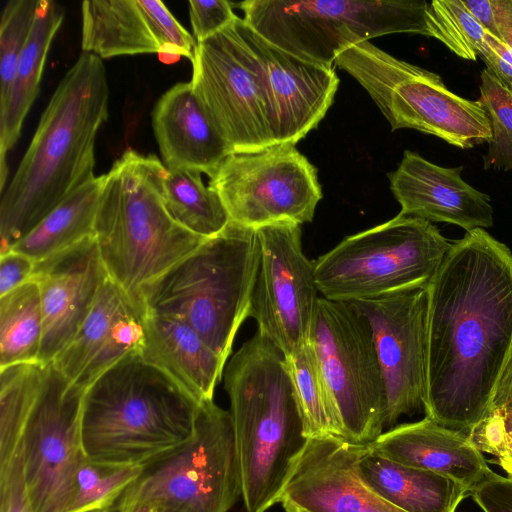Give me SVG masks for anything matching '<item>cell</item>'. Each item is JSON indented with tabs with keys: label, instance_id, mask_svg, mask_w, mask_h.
Wrapping results in <instances>:
<instances>
[{
	"label": "cell",
	"instance_id": "cell-34",
	"mask_svg": "<svg viewBox=\"0 0 512 512\" xmlns=\"http://www.w3.org/2000/svg\"><path fill=\"white\" fill-rule=\"evenodd\" d=\"M480 97L492 128V140L484 157V167L512 169V91L487 68L481 72Z\"/></svg>",
	"mask_w": 512,
	"mask_h": 512
},
{
	"label": "cell",
	"instance_id": "cell-18",
	"mask_svg": "<svg viewBox=\"0 0 512 512\" xmlns=\"http://www.w3.org/2000/svg\"><path fill=\"white\" fill-rule=\"evenodd\" d=\"M82 52L101 59L157 53L166 62L193 59L197 42L158 0L82 3Z\"/></svg>",
	"mask_w": 512,
	"mask_h": 512
},
{
	"label": "cell",
	"instance_id": "cell-35",
	"mask_svg": "<svg viewBox=\"0 0 512 512\" xmlns=\"http://www.w3.org/2000/svg\"><path fill=\"white\" fill-rule=\"evenodd\" d=\"M39 0H10L0 23V109L9 98L17 65L34 24Z\"/></svg>",
	"mask_w": 512,
	"mask_h": 512
},
{
	"label": "cell",
	"instance_id": "cell-16",
	"mask_svg": "<svg viewBox=\"0 0 512 512\" xmlns=\"http://www.w3.org/2000/svg\"><path fill=\"white\" fill-rule=\"evenodd\" d=\"M428 285L350 303L368 321L385 388L384 428L425 408Z\"/></svg>",
	"mask_w": 512,
	"mask_h": 512
},
{
	"label": "cell",
	"instance_id": "cell-47",
	"mask_svg": "<svg viewBox=\"0 0 512 512\" xmlns=\"http://www.w3.org/2000/svg\"><path fill=\"white\" fill-rule=\"evenodd\" d=\"M125 512H160L155 507L146 504L128 503L126 501Z\"/></svg>",
	"mask_w": 512,
	"mask_h": 512
},
{
	"label": "cell",
	"instance_id": "cell-33",
	"mask_svg": "<svg viewBox=\"0 0 512 512\" xmlns=\"http://www.w3.org/2000/svg\"><path fill=\"white\" fill-rule=\"evenodd\" d=\"M141 469L102 464L86 457L75 476L68 512H82L111 502L136 480Z\"/></svg>",
	"mask_w": 512,
	"mask_h": 512
},
{
	"label": "cell",
	"instance_id": "cell-6",
	"mask_svg": "<svg viewBox=\"0 0 512 512\" xmlns=\"http://www.w3.org/2000/svg\"><path fill=\"white\" fill-rule=\"evenodd\" d=\"M257 229L230 221L217 235L144 284L137 299L147 314L192 327L224 361L243 321L259 265Z\"/></svg>",
	"mask_w": 512,
	"mask_h": 512
},
{
	"label": "cell",
	"instance_id": "cell-38",
	"mask_svg": "<svg viewBox=\"0 0 512 512\" xmlns=\"http://www.w3.org/2000/svg\"><path fill=\"white\" fill-rule=\"evenodd\" d=\"M189 16L196 42H202L230 26L238 16L225 0L189 1Z\"/></svg>",
	"mask_w": 512,
	"mask_h": 512
},
{
	"label": "cell",
	"instance_id": "cell-45",
	"mask_svg": "<svg viewBox=\"0 0 512 512\" xmlns=\"http://www.w3.org/2000/svg\"><path fill=\"white\" fill-rule=\"evenodd\" d=\"M496 457L495 462L512 477V433L507 432L505 442Z\"/></svg>",
	"mask_w": 512,
	"mask_h": 512
},
{
	"label": "cell",
	"instance_id": "cell-48",
	"mask_svg": "<svg viewBox=\"0 0 512 512\" xmlns=\"http://www.w3.org/2000/svg\"><path fill=\"white\" fill-rule=\"evenodd\" d=\"M494 410V409H493ZM500 411L505 430L512 433V410L497 409Z\"/></svg>",
	"mask_w": 512,
	"mask_h": 512
},
{
	"label": "cell",
	"instance_id": "cell-10",
	"mask_svg": "<svg viewBox=\"0 0 512 512\" xmlns=\"http://www.w3.org/2000/svg\"><path fill=\"white\" fill-rule=\"evenodd\" d=\"M242 495L230 412L204 401L191 437L142 466L128 503L160 512H228Z\"/></svg>",
	"mask_w": 512,
	"mask_h": 512
},
{
	"label": "cell",
	"instance_id": "cell-46",
	"mask_svg": "<svg viewBox=\"0 0 512 512\" xmlns=\"http://www.w3.org/2000/svg\"><path fill=\"white\" fill-rule=\"evenodd\" d=\"M126 510V497L125 491L116 499L111 502L96 508L85 510L82 512H125Z\"/></svg>",
	"mask_w": 512,
	"mask_h": 512
},
{
	"label": "cell",
	"instance_id": "cell-28",
	"mask_svg": "<svg viewBox=\"0 0 512 512\" xmlns=\"http://www.w3.org/2000/svg\"><path fill=\"white\" fill-rule=\"evenodd\" d=\"M105 174L75 189L11 250L39 262L94 235Z\"/></svg>",
	"mask_w": 512,
	"mask_h": 512
},
{
	"label": "cell",
	"instance_id": "cell-44",
	"mask_svg": "<svg viewBox=\"0 0 512 512\" xmlns=\"http://www.w3.org/2000/svg\"><path fill=\"white\" fill-rule=\"evenodd\" d=\"M493 409L512 410V358L496 387L491 404Z\"/></svg>",
	"mask_w": 512,
	"mask_h": 512
},
{
	"label": "cell",
	"instance_id": "cell-21",
	"mask_svg": "<svg viewBox=\"0 0 512 512\" xmlns=\"http://www.w3.org/2000/svg\"><path fill=\"white\" fill-rule=\"evenodd\" d=\"M108 278L93 236L36 262L44 330L39 362L48 365L69 343Z\"/></svg>",
	"mask_w": 512,
	"mask_h": 512
},
{
	"label": "cell",
	"instance_id": "cell-7",
	"mask_svg": "<svg viewBox=\"0 0 512 512\" xmlns=\"http://www.w3.org/2000/svg\"><path fill=\"white\" fill-rule=\"evenodd\" d=\"M243 20L257 34L304 61L331 67L346 47L371 38L420 34L436 39L422 0H246Z\"/></svg>",
	"mask_w": 512,
	"mask_h": 512
},
{
	"label": "cell",
	"instance_id": "cell-17",
	"mask_svg": "<svg viewBox=\"0 0 512 512\" xmlns=\"http://www.w3.org/2000/svg\"><path fill=\"white\" fill-rule=\"evenodd\" d=\"M368 448L335 435L309 438L284 486V512H405L363 480Z\"/></svg>",
	"mask_w": 512,
	"mask_h": 512
},
{
	"label": "cell",
	"instance_id": "cell-23",
	"mask_svg": "<svg viewBox=\"0 0 512 512\" xmlns=\"http://www.w3.org/2000/svg\"><path fill=\"white\" fill-rule=\"evenodd\" d=\"M152 127L167 169H187L210 176L231 150L190 82L167 90L152 111Z\"/></svg>",
	"mask_w": 512,
	"mask_h": 512
},
{
	"label": "cell",
	"instance_id": "cell-11",
	"mask_svg": "<svg viewBox=\"0 0 512 512\" xmlns=\"http://www.w3.org/2000/svg\"><path fill=\"white\" fill-rule=\"evenodd\" d=\"M342 427L369 444L384 430L385 388L372 330L348 302L320 297L309 338Z\"/></svg>",
	"mask_w": 512,
	"mask_h": 512
},
{
	"label": "cell",
	"instance_id": "cell-13",
	"mask_svg": "<svg viewBox=\"0 0 512 512\" xmlns=\"http://www.w3.org/2000/svg\"><path fill=\"white\" fill-rule=\"evenodd\" d=\"M209 177L230 221L255 229L311 222L322 198L316 167L291 143L231 153Z\"/></svg>",
	"mask_w": 512,
	"mask_h": 512
},
{
	"label": "cell",
	"instance_id": "cell-12",
	"mask_svg": "<svg viewBox=\"0 0 512 512\" xmlns=\"http://www.w3.org/2000/svg\"><path fill=\"white\" fill-rule=\"evenodd\" d=\"M238 19L197 42L191 61L192 88L231 153L258 151L275 144L263 71L239 31Z\"/></svg>",
	"mask_w": 512,
	"mask_h": 512
},
{
	"label": "cell",
	"instance_id": "cell-9",
	"mask_svg": "<svg viewBox=\"0 0 512 512\" xmlns=\"http://www.w3.org/2000/svg\"><path fill=\"white\" fill-rule=\"evenodd\" d=\"M334 63L367 91L392 130H418L460 149L492 140L482 104L454 94L434 72L400 60L369 41L346 47Z\"/></svg>",
	"mask_w": 512,
	"mask_h": 512
},
{
	"label": "cell",
	"instance_id": "cell-15",
	"mask_svg": "<svg viewBox=\"0 0 512 512\" xmlns=\"http://www.w3.org/2000/svg\"><path fill=\"white\" fill-rule=\"evenodd\" d=\"M84 392L49 364L20 441L35 512H68L76 473L86 459L81 441Z\"/></svg>",
	"mask_w": 512,
	"mask_h": 512
},
{
	"label": "cell",
	"instance_id": "cell-19",
	"mask_svg": "<svg viewBox=\"0 0 512 512\" xmlns=\"http://www.w3.org/2000/svg\"><path fill=\"white\" fill-rule=\"evenodd\" d=\"M237 24L263 71L272 109L274 142L295 145L326 115L339 78L332 66L304 61L273 45L243 18Z\"/></svg>",
	"mask_w": 512,
	"mask_h": 512
},
{
	"label": "cell",
	"instance_id": "cell-8",
	"mask_svg": "<svg viewBox=\"0 0 512 512\" xmlns=\"http://www.w3.org/2000/svg\"><path fill=\"white\" fill-rule=\"evenodd\" d=\"M452 243L431 222L398 214L344 238L314 261L322 297L375 299L427 286Z\"/></svg>",
	"mask_w": 512,
	"mask_h": 512
},
{
	"label": "cell",
	"instance_id": "cell-31",
	"mask_svg": "<svg viewBox=\"0 0 512 512\" xmlns=\"http://www.w3.org/2000/svg\"><path fill=\"white\" fill-rule=\"evenodd\" d=\"M48 366L29 362L0 368V467L5 466L19 448Z\"/></svg>",
	"mask_w": 512,
	"mask_h": 512
},
{
	"label": "cell",
	"instance_id": "cell-43",
	"mask_svg": "<svg viewBox=\"0 0 512 512\" xmlns=\"http://www.w3.org/2000/svg\"><path fill=\"white\" fill-rule=\"evenodd\" d=\"M463 3L487 32L499 38L491 0H464Z\"/></svg>",
	"mask_w": 512,
	"mask_h": 512
},
{
	"label": "cell",
	"instance_id": "cell-4",
	"mask_svg": "<svg viewBox=\"0 0 512 512\" xmlns=\"http://www.w3.org/2000/svg\"><path fill=\"white\" fill-rule=\"evenodd\" d=\"M202 403L134 352L83 394L81 441L94 462L142 467L187 441Z\"/></svg>",
	"mask_w": 512,
	"mask_h": 512
},
{
	"label": "cell",
	"instance_id": "cell-27",
	"mask_svg": "<svg viewBox=\"0 0 512 512\" xmlns=\"http://www.w3.org/2000/svg\"><path fill=\"white\" fill-rule=\"evenodd\" d=\"M64 19L56 2L39 0L33 27L20 56L6 105L0 109V166L20 137L24 120L34 103L51 43Z\"/></svg>",
	"mask_w": 512,
	"mask_h": 512
},
{
	"label": "cell",
	"instance_id": "cell-1",
	"mask_svg": "<svg viewBox=\"0 0 512 512\" xmlns=\"http://www.w3.org/2000/svg\"><path fill=\"white\" fill-rule=\"evenodd\" d=\"M427 289L425 416L468 434L512 358V251L485 229L466 232Z\"/></svg>",
	"mask_w": 512,
	"mask_h": 512
},
{
	"label": "cell",
	"instance_id": "cell-20",
	"mask_svg": "<svg viewBox=\"0 0 512 512\" xmlns=\"http://www.w3.org/2000/svg\"><path fill=\"white\" fill-rule=\"evenodd\" d=\"M145 314L140 302L108 277L77 332L50 364L86 390L118 361L140 352Z\"/></svg>",
	"mask_w": 512,
	"mask_h": 512
},
{
	"label": "cell",
	"instance_id": "cell-26",
	"mask_svg": "<svg viewBox=\"0 0 512 512\" xmlns=\"http://www.w3.org/2000/svg\"><path fill=\"white\" fill-rule=\"evenodd\" d=\"M359 470L375 492L405 512H455L469 494L465 486L447 476L395 462L370 446Z\"/></svg>",
	"mask_w": 512,
	"mask_h": 512
},
{
	"label": "cell",
	"instance_id": "cell-40",
	"mask_svg": "<svg viewBox=\"0 0 512 512\" xmlns=\"http://www.w3.org/2000/svg\"><path fill=\"white\" fill-rule=\"evenodd\" d=\"M479 56L487 69L512 91V50L499 38L486 32Z\"/></svg>",
	"mask_w": 512,
	"mask_h": 512
},
{
	"label": "cell",
	"instance_id": "cell-29",
	"mask_svg": "<svg viewBox=\"0 0 512 512\" xmlns=\"http://www.w3.org/2000/svg\"><path fill=\"white\" fill-rule=\"evenodd\" d=\"M162 199L170 217L183 228L210 238L230 222L217 192L205 186L201 173L187 169H165Z\"/></svg>",
	"mask_w": 512,
	"mask_h": 512
},
{
	"label": "cell",
	"instance_id": "cell-3",
	"mask_svg": "<svg viewBox=\"0 0 512 512\" xmlns=\"http://www.w3.org/2000/svg\"><path fill=\"white\" fill-rule=\"evenodd\" d=\"M246 512L279 503L308 438L283 353L258 331L224 373Z\"/></svg>",
	"mask_w": 512,
	"mask_h": 512
},
{
	"label": "cell",
	"instance_id": "cell-36",
	"mask_svg": "<svg viewBox=\"0 0 512 512\" xmlns=\"http://www.w3.org/2000/svg\"><path fill=\"white\" fill-rule=\"evenodd\" d=\"M437 40L457 56L475 61L487 32L472 16L462 0H433Z\"/></svg>",
	"mask_w": 512,
	"mask_h": 512
},
{
	"label": "cell",
	"instance_id": "cell-22",
	"mask_svg": "<svg viewBox=\"0 0 512 512\" xmlns=\"http://www.w3.org/2000/svg\"><path fill=\"white\" fill-rule=\"evenodd\" d=\"M461 172L462 166H438L405 150L398 168L388 175L400 214L457 225L466 232L491 227L490 196L465 182Z\"/></svg>",
	"mask_w": 512,
	"mask_h": 512
},
{
	"label": "cell",
	"instance_id": "cell-32",
	"mask_svg": "<svg viewBox=\"0 0 512 512\" xmlns=\"http://www.w3.org/2000/svg\"><path fill=\"white\" fill-rule=\"evenodd\" d=\"M285 358L307 438L321 435L342 437L339 416L311 344L308 342L299 352Z\"/></svg>",
	"mask_w": 512,
	"mask_h": 512
},
{
	"label": "cell",
	"instance_id": "cell-39",
	"mask_svg": "<svg viewBox=\"0 0 512 512\" xmlns=\"http://www.w3.org/2000/svg\"><path fill=\"white\" fill-rule=\"evenodd\" d=\"M469 494L484 512H512V477L490 469Z\"/></svg>",
	"mask_w": 512,
	"mask_h": 512
},
{
	"label": "cell",
	"instance_id": "cell-2",
	"mask_svg": "<svg viewBox=\"0 0 512 512\" xmlns=\"http://www.w3.org/2000/svg\"><path fill=\"white\" fill-rule=\"evenodd\" d=\"M102 59L82 52L57 85L0 200V254L95 177V141L108 118Z\"/></svg>",
	"mask_w": 512,
	"mask_h": 512
},
{
	"label": "cell",
	"instance_id": "cell-24",
	"mask_svg": "<svg viewBox=\"0 0 512 512\" xmlns=\"http://www.w3.org/2000/svg\"><path fill=\"white\" fill-rule=\"evenodd\" d=\"M369 446L395 462L447 476L465 486L469 493L490 470L467 433L426 416L390 428Z\"/></svg>",
	"mask_w": 512,
	"mask_h": 512
},
{
	"label": "cell",
	"instance_id": "cell-14",
	"mask_svg": "<svg viewBox=\"0 0 512 512\" xmlns=\"http://www.w3.org/2000/svg\"><path fill=\"white\" fill-rule=\"evenodd\" d=\"M300 226L283 221L257 228L260 256L249 317L285 357L308 344L320 298Z\"/></svg>",
	"mask_w": 512,
	"mask_h": 512
},
{
	"label": "cell",
	"instance_id": "cell-41",
	"mask_svg": "<svg viewBox=\"0 0 512 512\" xmlns=\"http://www.w3.org/2000/svg\"><path fill=\"white\" fill-rule=\"evenodd\" d=\"M36 261L10 250L0 254V297L31 280Z\"/></svg>",
	"mask_w": 512,
	"mask_h": 512
},
{
	"label": "cell",
	"instance_id": "cell-37",
	"mask_svg": "<svg viewBox=\"0 0 512 512\" xmlns=\"http://www.w3.org/2000/svg\"><path fill=\"white\" fill-rule=\"evenodd\" d=\"M0 512H35L25 481L20 445L13 458L0 467Z\"/></svg>",
	"mask_w": 512,
	"mask_h": 512
},
{
	"label": "cell",
	"instance_id": "cell-25",
	"mask_svg": "<svg viewBox=\"0 0 512 512\" xmlns=\"http://www.w3.org/2000/svg\"><path fill=\"white\" fill-rule=\"evenodd\" d=\"M142 358L170 376L199 403L213 400L226 361L186 323L145 314Z\"/></svg>",
	"mask_w": 512,
	"mask_h": 512
},
{
	"label": "cell",
	"instance_id": "cell-30",
	"mask_svg": "<svg viewBox=\"0 0 512 512\" xmlns=\"http://www.w3.org/2000/svg\"><path fill=\"white\" fill-rule=\"evenodd\" d=\"M44 319L37 283L31 279L0 297V368L39 362Z\"/></svg>",
	"mask_w": 512,
	"mask_h": 512
},
{
	"label": "cell",
	"instance_id": "cell-42",
	"mask_svg": "<svg viewBox=\"0 0 512 512\" xmlns=\"http://www.w3.org/2000/svg\"><path fill=\"white\" fill-rule=\"evenodd\" d=\"M499 39L512 50V0H491Z\"/></svg>",
	"mask_w": 512,
	"mask_h": 512
},
{
	"label": "cell",
	"instance_id": "cell-5",
	"mask_svg": "<svg viewBox=\"0 0 512 512\" xmlns=\"http://www.w3.org/2000/svg\"><path fill=\"white\" fill-rule=\"evenodd\" d=\"M166 167L155 155L126 150L105 174L94 238L108 277L136 300L155 279L206 238L176 223L162 199Z\"/></svg>",
	"mask_w": 512,
	"mask_h": 512
}]
</instances>
